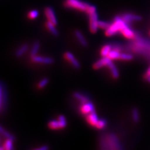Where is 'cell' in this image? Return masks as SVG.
Returning a JSON list of instances; mask_svg holds the SVG:
<instances>
[{
	"instance_id": "1",
	"label": "cell",
	"mask_w": 150,
	"mask_h": 150,
	"mask_svg": "<svg viewBox=\"0 0 150 150\" xmlns=\"http://www.w3.org/2000/svg\"><path fill=\"white\" fill-rule=\"evenodd\" d=\"M128 25L121 16H116L114 18L113 22L111 23L109 28L105 30V35L107 36H112L121 33V31Z\"/></svg>"
},
{
	"instance_id": "2",
	"label": "cell",
	"mask_w": 150,
	"mask_h": 150,
	"mask_svg": "<svg viewBox=\"0 0 150 150\" xmlns=\"http://www.w3.org/2000/svg\"><path fill=\"white\" fill-rule=\"evenodd\" d=\"M90 4L81 0H65L64 6L67 9H76V10L85 12Z\"/></svg>"
},
{
	"instance_id": "3",
	"label": "cell",
	"mask_w": 150,
	"mask_h": 150,
	"mask_svg": "<svg viewBox=\"0 0 150 150\" xmlns=\"http://www.w3.org/2000/svg\"><path fill=\"white\" fill-rule=\"evenodd\" d=\"M48 125L51 129L56 130L64 128L67 125V122L64 116L60 115L58 116V120L50 121Z\"/></svg>"
},
{
	"instance_id": "4",
	"label": "cell",
	"mask_w": 150,
	"mask_h": 150,
	"mask_svg": "<svg viewBox=\"0 0 150 150\" xmlns=\"http://www.w3.org/2000/svg\"><path fill=\"white\" fill-rule=\"evenodd\" d=\"M88 16L89 18V29H90V31L93 34L96 33L98 29H99V27H98L99 18H98V13L96 11L90 14Z\"/></svg>"
},
{
	"instance_id": "5",
	"label": "cell",
	"mask_w": 150,
	"mask_h": 150,
	"mask_svg": "<svg viewBox=\"0 0 150 150\" xmlns=\"http://www.w3.org/2000/svg\"><path fill=\"white\" fill-rule=\"evenodd\" d=\"M33 62L39 64H51L54 63V59L51 57H45V56L35 55L31 57Z\"/></svg>"
},
{
	"instance_id": "6",
	"label": "cell",
	"mask_w": 150,
	"mask_h": 150,
	"mask_svg": "<svg viewBox=\"0 0 150 150\" xmlns=\"http://www.w3.org/2000/svg\"><path fill=\"white\" fill-rule=\"evenodd\" d=\"M121 18L126 22L127 23L128 25L134 22H138L142 20V17L138 15H136L133 13H125L123 14V15L121 16Z\"/></svg>"
},
{
	"instance_id": "7",
	"label": "cell",
	"mask_w": 150,
	"mask_h": 150,
	"mask_svg": "<svg viewBox=\"0 0 150 150\" xmlns=\"http://www.w3.org/2000/svg\"><path fill=\"white\" fill-rule=\"evenodd\" d=\"M45 15L48 21L52 23L55 26L58 24L57 18H56L54 9L52 8L50 6L46 7L45 9Z\"/></svg>"
},
{
	"instance_id": "8",
	"label": "cell",
	"mask_w": 150,
	"mask_h": 150,
	"mask_svg": "<svg viewBox=\"0 0 150 150\" xmlns=\"http://www.w3.org/2000/svg\"><path fill=\"white\" fill-rule=\"evenodd\" d=\"M64 58L67 59L68 62L71 63L74 68L79 69L81 68L80 63L78 62V61L74 57V55L71 52H69V51L66 52L64 54Z\"/></svg>"
},
{
	"instance_id": "9",
	"label": "cell",
	"mask_w": 150,
	"mask_h": 150,
	"mask_svg": "<svg viewBox=\"0 0 150 150\" xmlns=\"http://www.w3.org/2000/svg\"><path fill=\"white\" fill-rule=\"evenodd\" d=\"M95 111V106H94L93 103L90 101L82 103L80 107V112L83 115L86 116L88 114H90V112Z\"/></svg>"
},
{
	"instance_id": "10",
	"label": "cell",
	"mask_w": 150,
	"mask_h": 150,
	"mask_svg": "<svg viewBox=\"0 0 150 150\" xmlns=\"http://www.w3.org/2000/svg\"><path fill=\"white\" fill-rule=\"evenodd\" d=\"M121 33L124 37H125L126 38H127L128 40L134 39L136 36H136L135 32L130 28L129 25H128L126 26L124 29L121 31Z\"/></svg>"
},
{
	"instance_id": "11",
	"label": "cell",
	"mask_w": 150,
	"mask_h": 150,
	"mask_svg": "<svg viewBox=\"0 0 150 150\" xmlns=\"http://www.w3.org/2000/svg\"><path fill=\"white\" fill-rule=\"evenodd\" d=\"M111 59L108 57H103L101 59L97 61L96 62L93 64V67L95 69H99L103 67H107L108 64L109 63Z\"/></svg>"
},
{
	"instance_id": "12",
	"label": "cell",
	"mask_w": 150,
	"mask_h": 150,
	"mask_svg": "<svg viewBox=\"0 0 150 150\" xmlns=\"http://www.w3.org/2000/svg\"><path fill=\"white\" fill-rule=\"evenodd\" d=\"M86 120L89 125H90L91 126H95V127L98 121H99V118H98V116L96 113L95 111H93L90 112V114L86 115Z\"/></svg>"
},
{
	"instance_id": "13",
	"label": "cell",
	"mask_w": 150,
	"mask_h": 150,
	"mask_svg": "<svg viewBox=\"0 0 150 150\" xmlns=\"http://www.w3.org/2000/svg\"><path fill=\"white\" fill-rule=\"evenodd\" d=\"M74 34L76 38L78 41V42L80 45L83 47H87L88 46V41L84 38L83 34L79 30H75L74 32Z\"/></svg>"
},
{
	"instance_id": "14",
	"label": "cell",
	"mask_w": 150,
	"mask_h": 150,
	"mask_svg": "<svg viewBox=\"0 0 150 150\" xmlns=\"http://www.w3.org/2000/svg\"><path fill=\"white\" fill-rule=\"evenodd\" d=\"M107 67H108L109 69L111 70V73L112 78L115 79H117L119 78L120 74H119L118 69L116 68V67L115 65L113 62H112V60H111L109 62V63L108 64Z\"/></svg>"
},
{
	"instance_id": "15",
	"label": "cell",
	"mask_w": 150,
	"mask_h": 150,
	"mask_svg": "<svg viewBox=\"0 0 150 150\" xmlns=\"http://www.w3.org/2000/svg\"><path fill=\"white\" fill-rule=\"evenodd\" d=\"M45 26L46 28V29L48 30V31L50 33H51L54 36H58L59 32L58 30L56 28L55 25L53 24L52 23L47 21L45 23Z\"/></svg>"
},
{
	"instance_id": "16",
	"label": "cell",
	"mask_w": 150,
	"mask_h": 150,
	"mask_svg": "<svg viewBox=\"0 0 150 150\" xmlns=\"http://www.w3.org/2000/svg\"><path fill=\"white\" fill-rule=\"evenodd\" d=\"M28 49H29V45L27 43L23 44L16 51V53H15L16 57L17 58L21 57V56L28 50Z\"/></svg>"
},
{
	"instance_id": "17",
	"label": "cell",
	"mask_w": 150,
	"mask_h": 150,
	"mask_svg": "<svg viewBox=\"0 0 150 150\" xmlns=\"http://www.w3.org/2000/svg\"><path fill=\"white\" fill-rule=\"evenodd\" d=\"M112 49V48L111 45H106L103 46L100 51V54L102 57H107Z\"/></svg>"
},
{
	"instance_id": "18",
	"label": "cell",
	"mask_w": 150,
	"mask_h": 150,
	"mask_svg": "<svg viewBox=\"0 0 150 150\" xmlns=\"http://www.w3.org/2000/svg\"><path fill=\"white\" fill-rule=\"evenodd\" d=\"M120 51H118L115 49H112L111 51L110 52L108 56V57L111 60H115V59H120Z\"/></svg>"
},
{
	"instance_id": "19",
	"label": "cell",
	"mask_w": 150,
	"mask_h": 150,
	"mask_svg": "<svg viewBox=\"0 0 150 150\" xmlns=\"http://www.w3.org/2000/svg\"><path fill=\"white\" fill-rule=\"evenodd\" d=\"M73 96L76 98V100L80 101L81 103V104L82 103H84L89 101V99L86 96H84L83 95H82V94L79 93L78 92H74L73 93Z\"/></svg>"
},
{
	"instance_id": "20",
	"label": "cell",
	"mask_w": 150,
	"mask_h": 150,
	"mask_svg": "<svg viewBox=\"0 0 150 150\" xmlns=\"http://www.w3.org/2000/svg\"><path fill=\"white\" fill-rule=\"evenodd\" d=\"M40 46H41L40 43L39 41L35 42V43L33 44V45L31 50V52H30L31 57L34 56L35 55H37V53L39 51V50L40 48Z\"/></svg>"
},
{
	"instance_id": "21",
	"label": "cell",
	"mask_w": 150,
	"mask_h": 150,
	"mask_svg": "<svg viewBox=\"0 0 150 150\" xmlns=\"http://www.w3.org/2000/svg\"><path fill=\"white\" fill-rule=\"evenodd\" d=\"M0 134L3 136L4 137H5L6 139H11L13 141L15 140V137L13 134L9 133L7 131L4 129L1 125H0Z\"/></svg>"
},
{
	"instance_id": "22",
	"label": "cell",
	"mask_w": 150,
	"mask_h": 150,
	"mask_svg": "<svg viewBox=\"0 0 150 150\" xmlns=\"http://www.w3.org/2000/svg\"><path fill=\"white\" fill-rule=\"evenodd\" d=\"M14 141L11 139H6L5 142H4L3 147L4 150H15L13 148V143Z\"/></svg>"
},
{
	"instance_id": "23",
	"label": "cell",
	"mask_w": 150,
	"mask_h": 150,
	"mask_svg": "<svg viewBox=\"0 0 150 150\" xmlns=\"http://www.w3.org/2000/svg\"><path fill=\"white\" fill-rule=\"evenodd\" d=\"M110 25L111 23L108 21H103V20L98 21V27H99V28H100L101 30H107L110 26Z\"/></svg>"
},
{
	"instance_id": "24",
	"label": "cell",
	"mask_w": 150,
	"mask_h": 150,
	"mask_svg": "<svg viewBox=\"0 0 150 150\" xmlns=\"http://www.w3.org/2000/svg\"><path fill=\"white\" fill-rule=\"evenodd\" d=\"M39 15V12L36 9H33L28 12V18L30 20H35Z\"/></svg>"
},
{
	"instance_id": "25",
	"label": "cell",
	"mask_w": 150,
	"mask_h": 150,
	"mask_svg": "<svg viewBox=\"0 0 150 150\" xmlns=\"http://www.w3.org/2000/svg\"><path fill=\"white\" fill-rule=\"evenodd\" d=\"M106 125H107V122H106V120L101 119V120H99V121H98V123H97L96 125L95 126V127L97 129H103L104 128H105Z\"/></svg>"
},
{
	"instance_id": "26",
	"label": "cell",
	"mask_w": 150,
	"mask_h": 150,
	"mask_svg": "<svg viewBox=\"0 0 150 150\" xmlns=\"http://www.w3.org/2000/svg\"><path fill=\"white\" fill-rule=\"evenodd\" d=\"M133 59V56L129 53H121L120 59L124 60V61H130Z\"/></svg>"
},
{
	"instance_id": "27",
	"label": "cell",
	"mask_w": 150,
	"mask_h": 150,
	"mask_svg": "<svg viewBox=\"0 0 150 150\" xmlns=\"http://www.w3.org/2000/svg\"><path fill=\"white\" fill-rule=\"evenodd\" d=\"M132 118L135 123H138L139 120V114L138 109L134 108L132 111Z\"/></svg>"
},
{
	"instance_id": "28",
	"label": "cell",
	"mask_w": 150,
	"mask_h": 150,
	"mask_svg": "<svg viewBox=\"0 0 150 150\" xmlns=\"http://www.w3.org/2000/svg\"><path fill=\"white\" fill-rule=\"evenodd\" d=\"M49 82V79L48 78H43L38 84V88L39 89H42L45 88Z\"/></svg>"
},
{
	"instance_id": "29",
	"label": "cell",
	"mask_w": 150,
	"mask_h": 150,
	"mask_svg": "<svg viewBox=\"0 0 150 150\" xmlns=\"http://www.w3.org/2000/svg\"><path fill=\"white\" fill-rule=\"evenodd\" d=\"M33 150H49V146H47V145H45V146H43L39 148H37Z\"/></svg>"
},
{
	"instance_id": "30",
	"label": "cell",
	"mask_w": 150,
	"mask_h": 150,
	"mask_svg": "<svg viewBox=\"0 0 150 150\" xmlns=\"http://www.w3.org/2000/svg\"><path fill=\"white\" fill-rule=\"evenodd\" d=\"M149 76H150V67H149V68L148 69L146 74H145V78H148Z\"/></svg>"
},
{
	"instance_id": "31",
	"label": "cell",
	"mask_w": 150,
	"mask_h": 150,
	"mask_svg": "<svg viewBox=\"0 0 150 150\" xmlns=\"http://www.w3.org/2000/svg\"><path fill=\"white\" fill-rule=\"evenodd\" d=\"M1 97H2V92H1V88L0 87V108H1Z\"/></svg>"
},
{
	"instance_id": "32",
	"label": "cell",
	"mask_w": 150,
	"mask_h": 150,
	"mask_svg": "<svg viewBox=\"0 0 150 150\" xmlns=\"http://www.w3.org/2000/svg\"><path fill=\"white\" fill-rule=\"evenodd\" d=\"M146 79H147V80H148V81L150 83V76H149V77H148V78H147Z\"/></svg>"
},
{
	"instance_id": "33",
	"label": "cell",
	"mask_w": 150,
	"mask_h": 150,
	"mask_svg": "<svg viewBox=\"0 0 150 150\" xmlns=\"http://www.w3.org/2000/svg\"><path fill=\"white\" fill-rule=\"evenodd\" d=\"M0 150H4V148L3 146H1L0 147Z\"/></svg>"
},
{
	"instance_id": "34",
	"label": "cell",
	"mask_w": 150,
	"mask_h": 150,
	"mask_svg": "<svg viewBox=\"0 0 150 150\" xmlns=\"http://www.w3.org/2000/svg\"><path fill=\"white\" fill-rule=\"evenodd\" d=\"M149 35H150V31H149Z\"/></svg>"
}]
</instances>
